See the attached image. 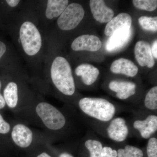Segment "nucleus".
<instances>
[{"mask_svg":"<svg viewBox=\"0 0 157 157\" xmlns=\"http://www.w3.org/2000/svg\"><path fill=\"white\" fill-rule=\"evenodd\" d=\"M132 24V17L129 14L121 13L107 23L104 33L107 36H110L118 31L131 28Z\"/></svg>","mask_w":157,"mask_h":157,"instance_id":"obj_18","label":"nucleus"},{"mask_svg":"<svg viewBox=\"0 0 157 157\" xmlns=\"http://www.w3.org/2000/svg\"><path fill=\"white\" fill-rule=\"evenodd\" d=\"M82 145L89 152L90 157H100L104 145L95 135L89 134L82 141Z\"/></svg>","mask_w":157,"mask_h":157,"instance_id":"obj_21","label":"nucleus"},{"mask_svg":"<svg viewBox=\"0 0 157 157\" xmlns=\"http://www.w3.org/2000/svg\"><path fill=\"white\" fill-rule=\"evenodd\" d=\"M151 48V53L155 58L157 59V41L155 40L152 45Z\"/></svg>","mask_w":157,"mask_h":157,"instance_id":"obj_32","label":"nucleus"},{"mask_svg":"<svg viewBox=\"0 0 157 157\" xmlns=\"http://www.w3.org/2000/svg\"><path fill=\"white\" fill-rule=\"evenodd\" d=\"M14 115L16 119L39 127L56 141L67 138L73 129V123L68 113L39 94L30 104Z\"/></svg>","mask_w":157,"mask_h":157,"instance_id":"obj_2","label":"nucleus"},{"mask_svg":"<svg viewBox=\"0 0 157 157\" xmlns=\"http://www.w3.org/2000/svg\"><path fill=\"white\" fill-rule=\"evenodd\" d=\"M74 107L77 108L85 117L101 122L111 120L121 110L120 107L116 106L107 99L100 98H79Z\"/></svg>","mask_w":157,"mask_h":157,"instance_id":"obj_6","label":"nucleus"},{"mask_svg":"<svg viewBox=\"0 0 157 157\" xmlns=\"http://www.w3.org/2000/svg\"><path fill=\"white\" fill-rule=\"evenodd\" d=\"M100 72L98 68L89 64H81L75 70V75L80 77L82 82L86 86L92 85L97 80Z\"/></svg>","mask_w":157,"mask_h":157,"instance_id":"obj_19","label":"nucleus"},{"mask_svg":"<svg viewBox=\"0 0 157 157\" xmlns=\"http://www.w3.org/2000/svg\"><path fill=\"white\" fill-rule=\"evenodd\" d=\"M87 123L97 132L114 143H124L131 134L128 122L124 118L115 117L107 122L86 119Z\"/></svg>","mask_w":157,"mask_h":157,"instance_id":"obj_8","label":"nucleus"},{"mask_svg":"<svg viewBox=\"0 0 157 157\" xmlns=\"http://www.w3.org/2000/svg\"><path fill=\"white\" fill-rule=\"evenodd\" d=\"M49 146L55 157H75L71 153L59 149L56 147L54 146L52 144H49Z\"/></svg>","mask_w":157,"mask_h":157,"instance_id":"obj_29","label":"nucleus"},{"mask_svg":"<svg viewBox=\"0 0 157 157\" xmlns=\"http://www.w3.org/2000/svg\"><path fill=\"white\" fill-rule=\"evenodd\" d=\"M90 6L94 19L101 23H108L113 18L114 12L102 0H91Z\"/></svg>","mask_w":157,"mask_h":157,"instance_id":"obj_16","label":"nucleus"},{"mask_svg":"<svg viewBox=\"0 0 157 157\" xmlns=\"http://www.w3.org/2000/svg\"><path fill=\"white\" fill-rule=\"evenodd\" d=\"M112 73L124 74L133 77L137 75L138 69L134 63L128 59L121 58L114 61L110 67Z\"/></svg>","mask_w":157,"mask_h":157,"instance_id":"obj_20","label":"nucleus"},{"mask_svg":"<svg viewBox=\"0 0 157 157\" xmlns=\"http://www.w3.org/2000/svg\"><path fill=\"white\" fill-rule=\"evenodd\" d=\"M2 29L11 37L17 53L30 71L29 81L34 90L42 87V74L48 52L46 32L25 1L23 9Z\"/></svg>","mask_w":157,"mask_h":157,"instance_id":"obj_1","label":"nucleus"},{"mask_svg":"<svg viewBox=\"0 0 157 157\" xmlns=\"http://www.w3.org/2000/svg\"><path fill=\"white\" fill-rule=\"evenodd\" d=\"M25 1H0V29L17 16L25 6Z\"/></svg>","mask_w":157,"mask_h":157,"instance_id":"obj_12","label":"nucleus"},{"mask_svg":"<svg viewBox=\"0 0 157 157\" xmlns=\"http://www.w3.org/2000/svg\"><path fill=\"white\" fill-rule=\"evenodd\" d=\"M147 157H157V138L156 135L149 138L146 146Z\"/></svg>","mask_w":157,"mask_h":157,"instance_id":"obj_27","label":"nucleus"},{"mask_svg":"<svg viewBox=\"0 0 157 157\" xmlns=\"http://www.w3.org/2000/svg\"><path fill=\"white\" fill-rule=\"evenodd\" d=\"M132 35V28L123 29L117 31L107 40L106 50L108 52H113L122 48L130 41Z\"/></svg>","mask_w":157,"mask_h":157,"instance_id":"obj_17","label":"nucleus"},{"mask_svg":"<svg viewBox=\"0 0 157 157\" xmlns=\"http://www.w3.org/2000/svg\"><path fill=\"white\" fill-rule=\"evenodd\" d=\"M84 15V9L82 6L78 3H70L49 30L55 28L63 32L75 29L83 19Z\"/></svg>","mask_w":157,"mask_h":157,"instance_id":"obj_10","label":"nucleus"},{"mask_svg":"<svg viewBox=\"0 0 157 157\" xmlns=\"http://www.w3.org/2000/svg\"><path fill=\"white\" fill-rule=\"evenodd\" d=\"M132 2L136 8L141 10L152 11L157 8L156 0H134Z\"/></svg>","mask_w":157,"mask_h":157,"instance_id":"obj_26","label":"nucleus"},{"mask_svg":"<svg viewBox=\"0 0 157 157\" xmlns=\"http://www.w3.org/2000/svg\"><path fill=\"white\" fill-rule=\"evenodd\" d=\"M2 94L6 106L14 114L30 104L38 94L32 86L25 70L3 73Z\"/></svg>","mask_w":157,"mask_h":157,"instance_id":"obj_4","label":"nucleus"},{"mask_svg":"<svg viewBox=\"0 0 157 157\" xmlns=\"http://www.w3.org/2000/svg\"><path fill=\"white\" fill-rule=\"evenodd\" d=\"M151 48L149 44L144 41H138L135 45V58L141 67L147 66V67L151 68L154 66L155 60Z\"/></svg>","mask_w":157,"mask_h":157,"instance_id":"obj_15","label":"nucleus"},{"mask_svg":"<svg viewBox=\"0 0 157 157\" xmlns=\"http://www.w3.org/2000/svg\"><path fill=\"white\" fill-rule=\"evenodd\" d=\"M110 90L115 93L117 99L122 101L128 100L136 93V85L132 82L114 80L110 81L108 85Z\"/></svg>","mask_w":157,"mask_h":157,"instance_id":"obj_14","label":"nucleus"},{"mask_svg":"<svg viewBox=\"0 0 157 157\" xmlns=\"http://www.w3.org/2000/svg\"><path fill=\"white\" fill-rule=\"evenodd\" d=\"M141 27L145 30L157 32V17L141 16L138 19Z\"/></svg>","mask_w":157,"mask_h":157,"instance_id":"obj_25","label":"nucleus"},{"mask_svg":"<svg viewBox=\"0 0 157 157\" xmlns=\"http://www.w3.org/2000/svg\"><path fill=\"white\" fill-rule=\"evenodd\" d=\"M43 94L53 92L67 104L74 106L76 84L72 68L64 57L56 52L53 45L49 42L48 52L42 74Z\"/></svg>","mask_w":157,"mask_h":157,"instance_id":"obj_3","label":"nucleus"},{"mask_svg":"<svg viewBox=\"0 0 157 157\" xmlns=\"http://www.w3.org/2000/svg\"><path fill=\"white\" fill-rule=\"evenodd\" d=\"M117 157H143L144 152L141 149L127 144L117 150Z\"/></svg>","mask_w":157,"mask_h":157,"instance_id":"obj_24","label":"nucleus"},{"mask_svg":"<svg viewBox=\"0 0 157 157\" xmlns=\"http://www.w3.org/2000/svg\"><path fill=\"white\" fill-rule=\"evenodd\" d=\"M49 144H44L38 145L26 153L25 157H55Z\"/></svg>","mask_w":157,"mask_h":157,"instance_id":"obj_23","label":"nucleus"},{"mask_svg":"<svg viewBox=\"0 0 157 157\" xmlns=\"http://www.w3.org/2000/svg\"><path fill=\"white\" fill-rule=\"evenodd\" d=\"M101 46L102 42L98 37L89 35L78 36L71 44V49L75 52H96L101 48Z\"/></svg>","mask_w":157,"mask_h":157,"instance_id":"obj_13","label":"nucleus"},{"mask_svg":"<svg viewBox=\"0 0 157 157\" xmlns=\"http://www.w3.org/2000/svg\"><path fill=\"white\" fill-rule=\"evenodd\" d=\"M11 129V124L6 121L0 113V135L5 136L11 140L10 134Z\"/></svg>","mask_w":157,"mask_h":157,"instance_id":"obj_28","label":"nucleus"},{"mask_svg":"<svg viewBox=\"0 0 157 157\" xmlns=\"http://www.w3.org/2000/svg\"><path fill=\"white\" fill-rule=\"evenodd\" d=\"M129 123L131 132L145 140H148L155 135L157 131V113L140 110L136 112Z\"/></svg>","mask_w":157,"mask_h":157,"instance_id":"obj_9","label":"nucleus"},{"mask_svg":"<svg viewBox=\"0 0 157 157\" xmlns=\"http://www.w3.org/2000/svg\"><path fill=\"white\" fill-rule=\"evenodd\" d=\"M140 110L157 113V86L151 88L147 93L144 100L143 107Z\"/></svg>","mask_w":157,"mask_h":157,"instance_id":"obj_22","label":"nucleus"},{"mask_svg":"<svg viewBox=\"0 0 157 157\" xmlns=\"http://www.w3.org/2000/svg\"><path fill=\"white\" fill-rule=\"evenodd\" d=\"M4 74L0 73V110L5 109L7 106L2 94V87Z\"/></svg>","mask_w":157,"mask_h":157,"instance_id":"obj_31","label":"nucleus"},{"mask_svg":"<svg viewBox=\"0 0 157 157\" xmlns=\"http://www.w3.org/2000/svg\"><path fill=\"white\" fill-rule=\"evenodd\" d=\"M23 70L24 69L15 47L0 35V73Z\"/></svg>","mask_w":157,"mask_h":157,"instance_id":"obj_11","label":"nucleus"},{"mask_svg":"<svg viewBox=\"0 0 157 157\" xmlns=\"http://www.w3.org/2000/svg\"><path fill=\"white\" fill-rule=\"evenodd\" d=\"M43 29L47 32L69 4L68 0L28 1Z\"/></svg>","mask_w":157,"mask_h":157,"instance_id":"obj_7","label":"nucleus"},{"mask_svg":"<svg viewBox=\"0 0 157 157\" xmlns=\"http://www.w3.org/2000/svg\"><path fill=\"white\" fill-rule=\"evenodd\" d=\"M11 124L10 138L14 149L26 153L40 144H52L56 142L52 137L42 130L33 128L18 120H14Z\"/></svg>","mask_w":157,"mask_h":157,"instance_id":"obj_5","label":"nucleus"},{"mask_svg":"<svg viewBox=\"0 0 157 157\" xmlns=\"http://www.w3.org/2000/svg\"><path fill=\"white\" fill-rule=\"evenodd\" d=\"M100 157H117V150L110 146H104Z\"/></svg>","mask_w":157,"mask_h":157,"instance_id":"obj_30","label":"nucleus"}]
</instances>
